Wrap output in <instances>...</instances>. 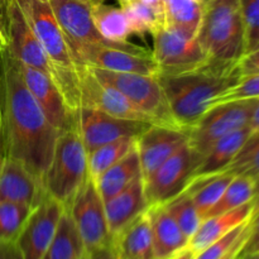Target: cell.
Wrapping results in <instances>:
<instances>
[{
	"label": "cell",
	"instance_id": "cell-1",
	"mask_svg": "<svg viewBox=\"0 0 259 259\" xmlns=\"http://www.w3.org/2000/svg\"><path fill=\"white\" fill-rule=\"evenodd\" d=\"M3 157L22 162L43 184L58 132L29 93L8 48L0 50Z\"/></svg>",
	"mask_w": 259,
	"mask_h": 259
},
{
	"label": "cell",
	"instance_id": "cell-2",
	"mask_svg": "<svg viewBox=\"0 0 259 259\" xmlns=\"http://www.w3.org/2000/svg\"><path fill=\"white\" fill-rule=\"evenodd\" d=\"M242 78L239 65H206L176 75H158L177 125L190 131L211 108L215 99Z\"/></svg>",
	"mask_w": 259,
	"mask_h": 259
},
{
	"label": "cell",
	"instance_id": "cell-3",
	"mask_svg": "<svg viewBox=\"0 0 259 259\" xmlns=\"http://www.w3.org/2000/svg\"><path fill=\"white\" fill-rule=\"evenodd\" d=\"M45 50L46 55L56 68L55 83L62 93L66 103L75 113L80 105V86L77 67L73 61L65 34L58 25L48 0H19L17 3Z\"/></svg>",
	"mask_w": 259,
	"mask_h": 259
},
{
	"label": "cell",
	"instance_id": "cell-4",
	"mask_svg": "<svg viewBox=\"0 0 259 259\" xmlns=\"http://www.w3.org/2000/svg\"><path fill=\"white\" fill-rule=\"evenodd\" d=\"M196 38L211 62L239 63L245 55V27L239 0H210L205 4Z\"/></svg>",
	"mask_w": 259,
	"mask_h": 259
},
{
	"label": "cell",
	"instance_id": "cell-5",
	"mask_svg": "<svg viewBox=\"0 0 259 259\" xmlns=\"http://www.w3.org/2000/svg\"><path fill=\"white\" fill-rule=\"evenodd\" d=\"M88 179V152L78 129L60 132L52 159L43 177L46 192L67 210Z\"/></svg>",
	"mask_w": 259,
	"mask_h": 259
},
{
	"label": "cell",
	"instance_id": "cell-6",
	"mask_svg": "<svg viewBox=\"0 0 259 259\" xmlns=\"http://www.w3.org/2000/svg\"><path fill=\"white\" fill-rule=\"evenodd\" d=\"M89 68L100 82L113 86L125 95L137 108L141 109L152 119L153 124L179 126L172 116L158 76Z\"/></svg>",
	"mask_w": 259,
	"mask_h": 259
},
{
	"label": "cell",
	"instance_id": "cell-7",
	"mask_svg": "<svg viewBox=\"0 0 259 259\" xmlns=\"http://www.w3.org/2000/svg\"><path fill=\"white\" fill-rule=\"evenodd\" d=\"M73 61L77 66H88L113 72L139 73L158 76L159 70L152 52L137 46L126 45H81L71 47Z\"/></svg>",
	"mask_w": 259,
	"mask_h": 259
},
{
	"label": "cell",
	"instance_id": "cell-8",
	"mask_svg": "<svg viewBox=\"0 0 259 259\" xmlns=\"http://www.w3.org/2000/svg\"><path fill=\"white\" fill-rule=\"evenodd\" d=\"M258 99L223 103L210 108L190 129L189 143L202 157L227 134L249 125Z\"/></svg>",
	"mask_w": 259,
	"mask_h": 259
},
{
	"label": "cell",
	"instance_id": "cell-9",
	"mask_svg": "<svg viewBox=\"0 0 259 259\" xmlns=\"http://www.w3.org/2000/svg\"><path fill=\"white\" fill-rule=\"evenodd\" d=\"M201 159V154L189 142L172 154L149 179L143 181L148 207L167 204L182 194L194 179Z\"/></svg>",
	"mask_w": 259,
	"mask_h": 259
},
{
	"label": "cell",
	"instance_id": "cell-10",
	"mask_svg": "<svg viewBox=\"0 0 259 259\" xmlns=\"http://www.w3.org/2000/svg\"><path fill=\"white\" fill-rule=\"evenodd\" d=\"M152 57L159 75H176L206 65L209 57L197 38L171 27H163L153 35Z\"/></svg>",
	"mask_w": 259,
	"mask_h": 259
},
{
	"label": "cell",
	"instance_id": "cell-11",
	"mask_svg": "<svg viewBox=\"0 0 259 259\" xmlns=\"http://www.w3.org/2000/svg\"><path fill=\"white\" fill-rule=\"evenodd\" d=\"M80 233L86 250L113 245L105 214V204L91 177L81 186L67 209Z\"/></svg>",
	"mask_w": 259,
	"mask_h": 259
},
{
	"label": "cell",
	"instance_id": "cell-12",
	"mask_svg": "<svg viewBox=\"0 0 259 259\" xmlns=\"http://www.w3.org/2000/svg\"><path fill=\"white\" fill-rule=\"evenodd\" d=\"M77 73L81 108L95 109L119 119L153 124L152 119L137 108L120 91L113 86L100 82L88 66H77Z\"/></svg>",
	"mask_w": 259,
	"mask_h": 259
},
{
	"label": "cell",
	"instance_id": "cell-13",
	"mask_svg": "<svg viewBox=\"0 0 259 259\" xmlns=\"http://www.w3.org/2000/svg\"><path fill=\"white\" fill-rule=\"evenodd\" d=\"M151 125L147 121L115 118L95 109L80 108L77 114L78 133L88 153L119 139L138 138Z\"/></svg>",
	"mask_w": 259,
	"mask_h": 259
},
{
	"label": "cell",
	"instance_id": "cell-14",
	"mask_svg": "<svg viewBox=\"0 0 259 259\" xmlns=\"http://www.w3.org/2000/svg\"><path fill=\"white\" fill-rule=\"evenodd\" d=\"M17 61V60H15ZM25 86L45 113L51 125L60 133L77 128V114L70 109L62 93L47 73L18 62Z\"/></svg>",
	"mask_w": 259,
	"mask_h": 259
},
{
	"label": "cell",
	"instance_id": "cell-15",
	"mask_svg": "<svg viewBox=\"0 0 259 259\" xmlns=\"http://www.w3.org/2000/svg\"><path fill=\"white\" fill-rule=\"evenodd\" d=\"M63 211L65 207L60 202L48 195L43 197L17 239L23 259H43Z\"/></svg>",
	"mask_w": 259,
	"mask_h": 259
},
{
	"label": "cell",
	"instance_id": "cell-16",
	"mask_svg": "<svg viewBox=\"0 0 259 259\" xmlns=\"http://www.w3.org/2000/svg\"><path fill=\"white\" fill-rule=\"evenodd\" d=\"M189 132L179 126L152 124L137 138L142 179L146 181L169 157L189 142Z\"/></svg>",
	"mask_w": 259,
	"mask_h": 259
},
{
	"label": "cell",
	"instance_id": "cell-17",
	"mask_svg": "<svg viewBox=\"0 0 259 259\" xmlns=\"http://www.w3.org/2000/svg\"><path fill=\"white\" fill-rule=\"evenodd\" d=\"M8 51L18 62L37 68L56 80V68L25 20L19 5L10 2L8 14Z\"/></svg>",
	"mask_w": 259,
	"mask_h": 259
},
{
	"label": "cell",
	"instance_id": "cell-18",
	"mask_svg": "<svg viewBox=\"0 0 259 259\" xmlns=\"http://www.w3.org/2000/svg\"><path fill=\"white\" fill-rule=\"evenodd\" d=\"M65 34L68 47L81 45H113L99 34L88 0H48Z\"/></svg>",
	"mask_w": 259,
	"mask_h": 259
},
{
	"label": "cell",
	"instance_id": "cell-19",
	"mask_svg": "<svg viewBox=\"0 0 259 259\" xmlns=\"http://www.w3.org/2000/svg\"><path fill=\"white\" fill-rule=\"evenodd\" d=\"M47 195L42 181L30 174L22 162L0 158V202H18L37 207Z\"/></svg>",
	"mask_w": 259,
	"mask_h": 259
},
{
	"label": "cell",
	"instance_id": "cell-20",
	"mask_svg": "<svg viewBox=\"0 0 259 259\" xmlns=\"http://www.w3.org/2000/svg\"><path fill=\"white\" fill-rule=\"evenodd\" d=\"M151 218L154 259H174L189 248L190 239L182 233L164 205L147 209Z\"/></svg>",
	"mask_w": 259,
	"mask_h": 259
},
{
	"label": "cell",
	"instance_id": "cell-21",
	"mask_svg": "<svg viewBox=\"0 0 259 259\" xmlns=\"http://www.w3.org/2000/svg\"><path fill=\"white\" fill-rule=\"evenodd\" d=\"M104 204L109 232L114 238L124 227L148 209L143 179H137L126 189Z\"/></svg>",
	"mask_w": 259,
	"mask_h": 259
},
{
	"label": "cell",
	"instance_id": "cell-22",
	"mask_svg": "<svg viewBox=\"0 0 259 259\" xmlns=\"http://www.w3.org/2000/svg\"><path fill=\"white\" fill-rule=\"evenodd\" d=\"M116 259H154L151 218L144 211L113 238Z\"/></svg>",
	"mask_w": 259,
	"mask_h": 259
},
{
	"label": "cell",
	"instance_id": "cell-23",
	"mask_svg": "<svg viewBox=\"0 0 259 259\" xmlns=\"http://www.w3.org/2000/svg\"><path fill=\"white\" fill-rule=\"evenodd\" d=\"M253 211V202L250 201L232 211L204 219L194 237L190 239L189 248L197 254L215 240L220 239L233 229L252 219Z\"/></svg>",
	"mask_w": 259,
	"mask_h": 259
},
{
	"label": "cell",
	"instance_id": "cell-24",
	"mask_svg": "<svg viewBox=\"0 0 259 259\" xmlns=\"http://www.w3.org/2000/svg\"><path fill=\"white\" fill-rule=\"evenodd\" d=\"M250 134H252V129L249 125H247L219 139L202 157L201 163L197 167L194 177L210 176V175L224 172L234 161Z\"/></svg>",
	"mask_w": 259,
	"mask_h": 259
},
{
	"label": "cell",
	"instance_id": "cell-25",
	"mask_svg": "<svg viewBox=\"0 0 259 259\" xmlns=\"http://www.w3.org/2000/svg\"><path fill=\"white\" fill-rule=\"evenodd\" d=\"M142 177L141 162H139L137 147L129 152L125 157L116 162L114 166L106 169L98 179L94 180L104 202L110 200L119 192L129 186L133 181Z\"/></svg>",
	"mask_w": 259,
	"mask_h": 259
},
{
	"label": "cell",
	"instance_id": "cell-26",
	"mask_svg": "<svg viewBox=\"0 0 259 259\" xmlns=\"http://www.w3.org/2000/svg\"><path fill=\"white\" fill-rule=\"evenodd\" d=\"M85 252L86 248L82 238L70 212L65 210L43 259H81Z\"/></svg>",
	"mask_w": 259,
	"mask_h": 259
},
{
	"label": "cell",
	"instance_id": "cell-27",
	"mask_svg": "<svg viewBox=\"0 0 259 259\" xmlns=\"http://www.w3.org/2000/svg\"><path fill=\"white\" fill-rule=\"evenodd\" d=\"M93 19L99 34L109 43H119L126 45L128 37L132 34L126 15L123 8H115L113 5L100 4L91 5Z\"/></svg>",
	"mask_w": 259,
	"mask_h": 259
},
{
	"label": "cell",
	"instance_id": "cell-28",
	"mask_svg": "<svg viewBox=\"0 0 259 259\" xmlns=\"http://www.w3.org/2000/svg\"><path fill=\"white\" fill-rule=\"evenodd\" d=\"M233 179H234V175L225 171L217 175L192 179L185 191L191 196L195 206L202 217V220L206 212L219 201Z\"/></svg>",
	"mask_w": 259,
	"mask_h": 259
},
{
	"label": "cell",
	"instance_id": "cell-29",
	"mask_svg": "<svg viewBox=\"0 0 259 259\" xmlns=\"http://www.w3.org/2000/svg\"><path fill=\"white\" fill-rule=\"evenodd\" d=\"M167 27L196 38L205 5L200 0H163Z\"/></svg>",
	"mask_w": 259,
	"mask_h": 259
},
{
	"label": "cell",
	"instance_id": "cell-30",
	"mask_svg": "<svg viewBox=\"0 0 259 259\" xmlns=\"http://www.w3.org/2000/svg\"><path fill=\"white\" fill-rule=\"evenodd\" d=\"M137 147V138H123L104 144L88 153L89 177L98 179L101 174L120 161Z\"/></svg>",
	"mask_w": 259,
	"mask_h": 259
},
{
	"label": "cell",
	"instance_id": "cell-31",
	"mask_svg": "<svg viewBox=\"0 0 259 259\" xmlns=\"http://www.w3.org/2000/svg\"><path fill=\"white\" fill-rule=\"evenodd\" d=\"M120 7L123 8L131 25L132 34L153 35L159 29L166 27L164 15L159 14L156 9L142 0H134Z\"/></svg>",
	"mask_w": 259,
	"mask_h": 259
},
{
	"label": "cell",
	"instance_id": "cell-32",
	"mask_svg": "<svg viewBox=\"0 0 259 259\" xmlns=\"http://www.w3.org/2000/svg\"><path fill=\"white\" fill-rule=\"evenodd\" d=\"M253 195H254V181L249 177L242 176V175L234 176L219 201L206 212L204 219L232 211L247 202H250L253 200Z\"/></svg>",
	"mask_w": 259,
	"mask_h": 259
},
{
	"label": "cell",
	"instance_id": "cell-33",
	"mask_svg": "<svg viewBox=\"0 0 259 259\" xmlns=\"http://www.w3.org/2000/svg\"><path fill=\"white\" fill-rule=\"evenodd\" d=\"M163 205L167 207L182 233L191 239L202 223V217L195 206L191 196L184 191Z\"/></svg>",
	"mask_w": 259,
	"mask_h": 259
},
{
	"label": "cell",
	"instance_id": "cell-34",
	"mask_svg": "<svg viewBox=\"0 0 259 259\" xmlns=\"http://www.w3.org/2000/svg\"><path fill=\"white\" fill-rule=\"evenodd\" d=\"M33 210L34 207L27 204L0 202V239L17 242Z\"/></svg>",
	"mask_w": 259,
	"mask_h": 259
},
{
	"label": "cell",
	"instance_id": "cell-35",
	"mask_svg": "<svg viewBox=\"0 0 259 259\" xmlns=\"http://www.w3.org/2000/svg\"><path fill=\"white\" fill-rule=\"evenodd\" d=\"M234 176H247L253 181L259 179V132L249 136L234 161L225 169Z\"/></svg>",
	"mask_w": 259,
	"mask_h": 259
},
{
	"label": "cell",
	"instance_id": "cell-36",
	"mask_svg": "<svg viewBox=\"0 0 259 259\" xmlns=\"http://www.w3.org/2000/svg\"><path fill=\"white\" fill-rule=\"evenodd\" d=\"M245 27V55L259 50V0H239Z\"/></svg>",
	"mask_w": 259,
	"mask_h": 259
},
{
	"label": "cell",
	"instance_id": "cell-37",
	"mask_svg": "<svg viewBox=\"0 0 259 259\" xmlns=\"http://www.w3.org/2000/svg\"><path fill=\"white\" fill-rule=\"evenodd\" d=\"M248 99H259V73L243 76L239 82L233 88L218 96L212 103L211 108L223 103L237 100H248Z\"/></svg>",
	"mask_w": 259,
	"mask_h": 259
},
{
	"label": "cell",
	"instance_id": "cell-38",
	"mask_svg": "<svg viewBox=\"0 0 259 259\" xmlns=\"http://www.w3.org/2000/svg\"><path fill=\"white\" fill-rule=\"evenodd\" d=\"M250 222H252V219L248 220L244 224L239 225V227L235 228V229H233L232 232L225 234L224 237H222L220 239L215 240V242L211 243L209 247H206L204 250L197 253L196 258L195 259H220L222 257H224V255L234 247L235 243L239 240V238L242 237L243 233L245 232V229H247L248 225L250 224Z\"/></svg>",
	"mask_w": 259,
	"mask_h": 259
},
{
	"label": "cell",
	"instance_id": "cell-39",
	"mask_svg": "<svg viewBox=\"0 0 259 259\" xmlns=\"http://www.w3.org/2000/svg\"><path fill=\"white\" fill-rule=\"evenodd\" d=\"M239 70L240 75L243 76H249L254 75V73H259V50L253 51V52L247 53L242 57L239 61Z\"/></svg>",
	"mask_w": 259,
	"mask_h": 259
},
{
	"label": "cell",
	"instance_id": "cell-40",
	"mask_svg": "<svg viewBox=\"0 0 259 259\" xmlns=\"http://www.w3.org/2000/svg\"><path fill=\"white\" fill-rule=\"evenodd\" d=\"M259 250V218L252 222V229H250L249 237L245 242L240 254H249Z\"/></svg>",
	"mask_w": 259,
	"mask_h": 259
},
{
	"label": "cell",
	"instance_id": "cell-41",
	"mask_svg": "<svg viewBox=\"0 0 259 259\" xmlns=\"http://www.w3.org/2000/svg\"><path fill=\"white\" fill-rule=\"evenodd\" d=\"M0 259H23L17 242L0 239Z\"/></svg>",
	"mask_w": 259,
	"mask_h": 259
},
{
	"label": "cell",
	"instance_id": "cell-42",
	"mask_svg": "<svg viewBox=\"0 0 259 259\" xmlns=\"http://www.w3.org/2000/svg\"><path fill=\"white\" fill-rule=\"evenodd\" d=\"M81 259H116L113 245L86 250Z\"/></svg>",
	"mask_w": 259,
	"mask_h": 259
},
{
	"label": "cell",
	"instance_id": "cell-43",
	"mask_svg": "<svg viewBox=\"0 0 259 259\" xmlns=\"http://www.w3.org/2000/svg\"><path fill=\"white\" fill-rule=\"evenodd\" d=\"M250 229H252V222H250V224L248 225V228L245 229V232L243 233L242 237L239 238V240H238L237 243H235L234 247L232 248V249L229 250V252L227 253V254L224 255V257H222L220 259H235L239 257L240 252H242L243 247H244L245 242H247L248 237H249V233H250Z\"/></svg>",
	"mask_w": 259,
	"mask_h": 259
},
{
	"label": "cell",
	"instance_id": "cell-44",
	"mask_svg": "<svg viewBox=\"0 0 259 259\" xmlns=\"http://www.w3.org/2000/svg\"><path fill=\"white\" fill-rule=\"evenodd\" d=\"M10 0H0V30L8 42V14H9Z\"/></svg>",
	"mask_w": 259,
	"mask_h": 259
},
{
	"label": "cell",
	"instance_id": "cell-45",
	"mask_svg": "<svg viewBox=\"0 0 259 259\" xmlns=\"http://www.w3.org/2000/svg\"><path fill=\"white\" fill-rule=\"evenodd\" d=\"M249 126L252 129V133L254 132H259V99L257 100V104L254 106V110H253L252 116H250Z\"/></svg>",
	"mask_w": 259,
	"mask_h": 259
},
{
	"label": "cell",
	"instance_id": "cell-46",
	"mask_svg": "<svg viewBox=\"0 0 259 259\" xmlns=\"http://www.w3.org/2000/svg\"><path fill=\"white\" fill-rule=\"evenodd\" d=\"M143 3L148 4L149 7H152L153 9H156L159 14L164 15V4L163 0H142ZM166 19V18H164Z\"/></svg>",
	"mask_w": 259,
	"mask_h": 259
},
{
	"label": "cell",
	"instance_id": "cell-47",
	"mask_svg": "<svg viewBox=\"0 0 259 259\" xmlns=\"http://www.w3.org/2000/svg\"><path fill=\"white\" fill-rule=\"evenodd\" d=\"M252 202H253V209H254V211H253V217H254V215L259 211V179L254 182V195H253Z\"/></svg>",
	"mask_w": 259,
	"mask_h": 259
},
{
	"label": "cell",
	"instance_id": "cell-48",
	"mask_svg": "<svg viewBox=\"0 0 259 259\" xmlns=\"http://www.w3.org/2000/svg\"><path fill=\"white\" fill-rule=\"evenodd\" d=\"M196 258V253L192 252L190 248H186V249L184 250V252L180 253L177 257H175L174 259H195Z\"/></svg>",
	"mask_w": 259,
	"mask_h": 259
},
{
	"label": "cell",
	"instance_id": "cell-49",
	"mask_svg": "<svg viewBox=\"0 0 259 259\" xmlns=\"http://www.w3.org/2000/svg\"><path fill=\"white\" fill-rule=\"evenodd\" d=\"M0 158H3V121H2V104H0Z\"/></svg>",
	"mask_w": 259,
	"mask_h": 259
},
{
	"label": "cell",
	"instance_id": "cell-50",
	"mask_svg": "<svg viewBox=\"0 0 259 259\" xmlns=\"http://www.w3.org/2000/svg\"><path fill=\"white\" fill-rule=\"evenodd\" d=\"M239 259H259V250L249 254H239Z\"/></svg>",
	"mask_w": 259,
	"mask_h": 259
},
{
	"label": "cell",
	"instance_id": "cell-51",
	"mask_svg": "<svg viewBox=\"0 0 259 259\" xmlns=\"http://www.w3.org/2000/svg\"><path fill=\"white\" fill-rule=\"evenodd\" d=\"M8 47V42L7 39L4 38V35H3L2 30H0V50H3V48Z\"/></svg>",
	"mask_w": 259,
	"mask_h": 259
},
{
	"label": "cell",
	"instance_id": "cell-52",
	"mask_svg": "<svg viewBox=\"0 0 259 259\" xmlns=\"http://www.w3.org/2000/svg\"><path fill=\"white\" fill-rule=\"evenodd\" d=\"M91 5H96V4H100V3L105 2V0H88Z\"/></svg>",
	"mask_w": 259,
	"mask_h": 259
},
{
	"label": "cell",
	"instance_id": "cell-53",
	"mask_svg": "<svg viewBox=\"0 0 259 259\" xmlns=\"http://www.w3.org/2000/svg\"><path fill=\"white\" fill-rule=\"evenodd\" d=\"M131 2H134V0H119V3H120V5L126 4V3H131Z\"/></svg>",
	"mask_w": 259,
	"mask_h": 259
},
{
	"label": "cell",
	"instance_id": "cell-54",
	"mask_svg": "<svg viewBox=\"0 0 259 259\" xmlns=\"http://www.w3.org/2000/svg\"><path fill=\"white\" fill-rule=\"evenodd\" d=\"M258 218H259V211L257 212V214H255V215H254V217H253V218H252V222H253V220L258 219Z\"/></svg>",
	"mask_w": 259,
	"mask_h": 259
},
{
	"label": "cell",
	"instance_id": "cell-55",
	"mask_svg": "<svg viewBox=\"0 0 259 259\" xmlns=\"http://www.w3.org/2000/svg\"><path fill=\"white\" fill-rule=\"evenodd\" d=\"M200 2H201L202 3V4H207V3H209L210 2V0H200Z\"/></svg>",
	"mask_w": 259,
	"mask_h": 259
},
{
	"label": "cell",
	"instance_id": "cell-56",
	"mask_svg": "<svg viewBox=\"0 0 259 259\" xmlns=\"http://www.w3.org/2000/svg\"><path fill=\"white\" fill-rule=\"evenodd\" d=\"M10 2H15V3H18V2H19V0H10Z\"/></svg>",
	"mask_w": 259,
	"mask_h": 259
},
{
	"label": "cell",
	"instance_id": "cell-57",
	"mask_svg": "<svg viewBox=\"0 0 259 259\" xmlns=\"http://www.w3.org/2000/svg\"><path fill=\"white\" fill-rule=\"evenodd\" d=\"M235 259H239V257H238V258H235Z\"/></svg>",
	"mask_w": 259,
	"mask_h": 259
}]
</instances>
